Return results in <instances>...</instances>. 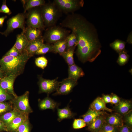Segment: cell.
Returning <instances> with one entry per match:
<instances>
[{"label":"cell","instance_id":"obj_32","mask_svg":"<svg viewBox=\"0 0 132 132\" xmlns=\"http://www.w3.org/2000/svg\"><path fill=\"white\" fill-rule=\"evenodd\" d=\"M119 56L117 63L121 66L124 65L128 62L129 56L125 50L119 53Z\"/></svg>","mask_w":132,"mask_h":132},{"label":"cell","instance_id":"obj_26","mask_svg":"<svg viewBox=\"0 0 132 132\" xmlns=\"http://www.w3.org/2000/svg\"><path fill=\"white\" fill-rule=\"evenodd\" d=\"M52 52L59 54L60 55L66 51L67 45L66 38L56 42L53 44Z\"/></svg>","mask_w":132,"mask_h":132},{"label":"cell","instance_id":"obj_14","mask_svg":"<svg viewBox=\"0 0 132 132\" xmlns=\"http://www.w3.org/2000/svg\"><path fill=\"white\" fill-rule=\"evenodd\" d=\"M105 122L110 125L118 128L122 126L124 124L123 117L116 112L106 115Z\"/></svg>","mask_w":132,"mask_h":132},{"label":"cell","instance_id":"obj_41","mask_svg":"<svg viewBox=\"0 0 132 132\" xmlns=\"http://www.w3.org/2000/svg\"><path fill=\"white\" fill-rule=\"evenodd\" d=\"M111 103L116 105L120 102L121 100L118 96L116 95L112 94L111 95Z\"/></svg>","mask_w":132,"mask_h":132},{"label":"cell","instance_id":"obj_30","mask_svg":"<svg viewBox=\"0 0 132 132\" xmlns=\"http://www.w3.org/2000/svg\"><path fill=\"white\" fill-rule=\"evenodd\" d=\"M53 44L46 43L44 44L35 53L36 55H42L49 52H52Z\"/></svg>","mask_w":132,"mask_h":132},{"label":"cell","instance_id":"obj_39","mask_svg":"<svg viewBox=\"0 0 132 132\" xmlns=\"http://www.w3.org/2000/svg\"><path fill=\"white\" fill-rule=\"evenodd\" d=\"M22 53L18 50L13 45L4 55L16 57L20 55Z\"/></svg>","mask_w":132,"mask_h":132},{"label":"cell","instance_id":"obj_23","mask_svg":"<svg viewBox=\"0 0 132 132\" xmlns=\"http://www.w3.org/2000/svg\"><path fill=\"white\" fill-rule=\"evenodd\" d=\"M22 113L18 110L13 108L11 111L0 116V119L4 123L6 127L15 118Z\"/></svg>","mask_w":132,"mask_h":132},{"label":"cell","instance_id":"obj_44","mask_svg":"<svg viewBox=\"0 0 132 132\" xmlns=\"http://www.w3.org/2000/svg\"><path fill=\"white\" fill-rule=\"evenodd\" d=\"M7 131L6 127L5 124L0 119V132Z\"/></svg>","mask_w":132,"mask_h":132},{"label":"cell","instance_id":"obj_25","mask_svg":"<svg viewBox=\"0 0 132 132\" xmlns=\"http://www.w3.org/2000/svg\"><path fill=\"white\" fill-rule=\"evenodd\" d=\"M24 9V13L31 9L41 6L45 4V1L44 0H22Z\"/></svg>","mask_w":132,"mask_h":132},{"label":"cell","instance_id":"obj_38","mask_svg":"<svg viewBox=\"0 0 132 132\" xmlns=\"http://www.w3.org/2000/svg\"><path fill=\"white\" fill-rule=\"evenodd\" d=\"M123 120L125 125L132 128V110L123 116Z\"/></svg>","mask_w":132,"mask_h":132},{"label":"cell","instance_id":"obj_46","mask_svg":"<svg viewBox=\"0 0 132 132\" xmlns=\"http://www.w3.org/2000/svg\"><path fill=\"white\" fill-rule=\"evenodd\" d=\"M4 76L3 71L0 66V80Z\"/></svg>","mask_w":132,"mask_h":132},{"label":"cell","instance_id":"obj_35","mask_svg":"<svg viewBox=\"0 0 132 132\" xmlns=\"http://www.w3.org/2000/svg\"><path fill=\"white\" fill-rule=\"evenodd\" d=\"M35 63L37 66L44 69L47 66L48 60L45 57L40 56L35 59Z\"/></svg>","mask_w":132,"mask_h":132},{"label":"cell","instance_id":"obj_12","mask_svg":"<svg viewBox=\"0 0 132 132\" xmlns=\"http://www.w3.org/2000/svg\"><path fill=\"white\" fill-rule=\"evenodd\" d=\"M44 41L43 37L39 39L29 42L23 53L30 57L33 56L44 44Z\"/></svg>","mask_w":132,"mask_h":132},{"label":"cell","instance_id":"obj_18","mask_svg":"<svg viewBox=\"0 0 132 132\" xmlns=\"http://www.w3.org/2000/svg\"><path fill=\"white\" fill-rule=\"evenodd\" d=\"M68 77L76 81L84 75L82 69L75 64L69 66L68 69Z\"/></svg>","mask_w":132,"mask_h":132},{"label":"cell","instance_id":"obj_7","mask_svg":"<svg viewBox=\"0 0 132 132\" xmlns=\"http://www.w3.org/2000/svg\"><path fill=\"white\" fill-rule=\"evenodd\" d=\"M30 9L27 16L26 23L28 26L32 27L42 30L44 29L45 27L41 8L36 7Z\"/></svg>","mask_w":132,"mask_h":132},{"label":"cell","instance_id":"obj_22","mask_svg":"<svg viewBox=\"0 0 132 132\" xmlns=\"http://www.w3.org/2000/svg\"><path fill=\"white\" fill-rule=\"evenodd\" d=\"M89 108L97 111L106 110L111 112L112 111V110L106 106V103L102 98L100 97L97 98L93 101L90 105Z\"/></svg>","mask_w":132,"mask_h":132},{"label":"cell","instance_id":"obj_9","mask_svg":"<svg viewBox=\"0 0 132 132\" xmlns=\"http://www.w3.org/2000/svg\"><path fill=\"white\" fill-rule=\"evenodd\" d=\"M38 77L39 93H45L48 96L50 94L56 91L60 84V82L57 80L58 77L52 80L45 79L41 76Z\"/></svg>","mask_w":132,"mask_h":132},{"label":"cell","instance_id":"obj_37","mask_svg":"<svg viewBox=\"0 0 132 132\" xmlns=\"http://www.w3.org/2000/svg\"><path fill=\"white\" fill-rule=\"evenodd\" d=\"M86 124L83 119H75L73 123V127L75 129H79L85 127Z\"/></svg>","mask_w":132,"mask_h":132},{"label":"cell","instance_id":"obj_20","mask_svg":"<svg viewBox=\"0 0 132 132\" xmlns=\"http://www.w3.org/2000/svg\"><path fill=\"white\" fill-rule=\"evenodd\" d=\"M105 113L103 111H97L94 110L90 108L87 111L81 116L83 120L88 126L93 122L100 115Z\"/></svg>","mask_w":132,"mask_h":132},{"label":"cell","instance_id":"obj_47","mask_svg":"<svg viewBox=\"0 0 132 132\" xmlns=\"http://www.w3.org/2000/svg\"><path fill=\"white\" fill-rule=\"evenodd\" d=\"M101 132L100 131H99V132Z\"/></svg>","mask_w":132,"mask_h":132},{"label":"cell","instance_id":"obj_8","mask_svg":"<svg viewBox=\"0 0 132 132\" xmlns=\"http://www.w3.org/2000/svg\"><path fill=\"white\" fill-rule=\"evenodd\" d=\"M25 16L22 13H19L9 19L7 22V27L3 32H0V34L7 37L14 29L20 28L24 31Z\"/></svg>","mask_w":132,"mask_h":132},{"label":"cell","instance_id":"obj_43","mask_svg":"<svg viewBox=\"0 0 132 132\" xmlns=\"http://www.w3.org/2000/svg\"><path fill=\"white\" fill-rule=\"evenodd\" d=\"M102 98L106 104L109 103H111V95H103Z\"/></svg>","mask_w":132,"mask_h":132},{"label":"cell","instance_id":"obj_27","mask_svg":"<svg viewBox=\"0 0 132 132\" xmlns=\"http://www.w3.org/2000/svg\"><path fill=\"white\" fill-rule=\"evenodd\" d=\"M76 47L71 48L61 54L69 66L75 64L73 55Z\"/></svg>","mask_w":132,"mask_h":132},{"label":"cell","instance_id":"obj_36","mask_svg":"<svg viewBox=\"0 0 132 132\" xmlns=\"http://www.w3.org/2000/svg\"><path fill=\"white\" fill-rule=\"evenodd\" d=\"M119 128L110 125L105 122L100 131L101 132H119Z\"/></svg>","mask_w":132,"mask_h":132},{"label":"cell","instance_id":"obj_40","mask_svg":"<svg viewBox=\"0 0 132 132\" xmlns=\"http://www.w3.org/2000/svg\"><path fill=\"white\" fill-rule=\"evenodd\" d=\"M1 12L10 15L11 12L6 4V0H3L2 5L0 8V13Z\"/></svg>","mask_w":132,"mask_h":132},{"label":"cell","instance_id":"obj_21","mask_svg":"<svg viewBox=\"0 0 132 132\" xmlns=\"http://www.w3.org/2000/svg\"><path fill=\"white\" fill-rule=\"evenodd\" d=\"M29 41L23 31L17 35L16 40L14 45L20 52L22 53L27 46Z\"/></svg>","mask_w":132,"mask_h":132},{"label":"cell","instance_id":"obj_1","mask_svg":"<svg viewBox=\"0 0 132 132\" xmlns=\"http://www.w3.org/2000/svg\"><path fill=\"white\" fill-rule=\"evenodd\" d=\"M71 30L78 40L76 54L82 62L94 61L101 52V45L96 31L92 24L82 15L72 13L60 24Z\"/></svg>","mask_w":132,"mask_h":132},{"label":"cell","instance_id":"obj_31","mask_svg":"<svg viewBox=\"0 0 132 132\" xmlns=\"http://www.w3.org/2000/svg\"><path fill=\"white\" fill-rule=\"evenodd\" d=\"M13 109L12 104L10 101L9 102H0V116L11 111Z\"/></svg>","mask_w":132,"mask_h":132},{"label":"cell","instance_id":"obj_10","mask_svg":"<svg viewBox=\"0 0 132 132\" xmlns=\"http://www.w3.org/2000/svg\"><path fill=\"white\" fill-rule=\"evenodd\" d=\"M77 84V81L68 77L60 82L59 86L53 94L54 96L58 95H66L71 92Z\"/></svg>","mask_w":132,"mask_h":132},{"label":"cell","instance_id":"obj_15","mask_svg":"<svg viewBox=\"0 0 132 132\" xmlns=\"http://www.w3.org/2000/svg\"><path fill=\"white\" fill-rule=\"evenodd\" d=\"M132 102L129 100H121L119 104L115 105L114 109L117 113L123 117L132 110Z\"/></svg>","mask_w":132,"mask_h":132},{"label":"cell","instance_id":"obj_11","mask_svg":"<svg viewBox=\"0 0 132 132\" xmlns=\"http://www.w3.org/2000/svg\"><path fill=\"white\" fill-rule=\"evenodd\" d=\"M17 76L13 75L4 76L0 80V86L8 93L14 98L17 96L14 92L13 84Z\"/></svg>","mask_w":132,"mask_h":132},{"label":"cell","instance_id":"obj_29","mask_svg":"<svg viewBox=\"0 0 132 132\" xmlns=\"http://www.w3.org/2000/svg\"><path fill=\"white\" fill-rule=\"evenodd\" d=\"M66 50L74 47L77 46L78 40L76 34L73 32L69 34L66 38Z\"/></svg>","mask_w":132,"mask_h":132},{"label":"cell","instance_id":"obj_6","mask_svg":"<svg viewBox=\"0 0 132 132\" xmlns=\"http://www.w3.org/2000/svg\"><path fill=\"white\" fill-rule=\"evenodd\" d=\"M53 1L62 12L65 13H73L84 4V1L81 0H54Z\"/></svg>","mask_w":132,"mask_h":132},{"label":"cell","instance_id":"obj_42","mask_svg":"<svg viewBox=\"0 0 132 132\" xmlns=\"http://www.w3.org/2000/svg\"><path fill=\"white\" fill-rule=\"evenodd\" d=\"M119 132H132L131 128L125 124L119 128Z\"/></svg>","mask_w":132,"mask_h":132},{"label":"cell","instance_id":"obj_4","mask_svg":"<svg viewBox=\"0 0 132 132\" xmlns=\"http://www.w3.org/2000/svg\"><path fill=\"white\" fill-rule=\"evenodd\" d=\"M70 32L61 26L55 25L48 28L43 37L46 43L52 44L65 39Z\"/></svg>","mask_w":132,"mask_h":132},{"label":"cell","instance_id":"obj_33","mask_svg":"<svg viewBox=\"0 0 132 132\" xmlns=\"http://www.w3.org/2000/svg\"><path fill=\"white\" fill-rule=\"evenodd\" d=\"M31 128L28 118L20 125L16 132H30Z\"/></svg>","mask_w":132,"mask_h":132},{"label":"cell","instance_id":"obj_16","mask_svg":"<svg viewBox=\"0 0 132 132\" xmlns=\"http://www.w3.org/2000/svg\"><path fill=\"white\" fill-rule=\"evenodd\" d=\"M60 104L55 101L48 96L43 99H38V107L42 110L50 109L54 110L58 108Z\"/></svg>","mask_w":132,"mask_h":132},{"label":"cell","instance_id":"obj_3","mask_svg":"<svg viewBox=\"0 0 132 132\" xmlns=\"http://www.w3.org/2000/svg\"><path fill=\"white\" fill-rule=\"evenodd\" d=\"M41 7L45 27L48 28L55 25L62 12L54 1L45 3Z\"/></svg>","mask_w":132,"mask_h":132},{"label":"cell","instance_id":"obj_24","mask_svg":"<svg viewBox=\"0 0 132 132\" xmlns=\"http://www.w3.org/2000/svg\"><path fill=\"white\" fill-rule=\"evenodd\" d=\"M57 114L58 116L57 120L60 122L65 119L73 118L76 114L71 110L68 105L65 108L62 109L57 108Z\"/></svg>","mask_w":132,"mask_h":132},{"label":"cell","instance_id":"obj_2","mask_svg":"<svg viewBox=\"0 0 132 132\" xmlns=\"http://www.w3.org/2000/svg\"><path fill=\"white\" fill-rule=\"evenodd\" d=\"M30 58L23 53L16 57L4 55L0 59V66L4 76L13 75L17 77L22 74L26 62Z\"/></svg>","mask_w":132,"mask_h":132},{"label":"cell","instance_id":"obj_34","mask_svg":"<svg viewBox=\"0 0 132 132\" xmlns=\"http://www.w3.org/2000/svg\"><path fill=\"white\" fill-rule=\"evenodd\" d=\"M14 98L13 96L8 93L0 86V102L10 101Z\"/></svg>","mask_w":132,"mask_h":132},{"label":"cell","instance_id":"obj_19","mask_svg":"<svg viewBox=\"0 0 132 132\" xmlns=\"http://www.w3.org/2000/svg\"><path fill=\"white\" fill-rule=\"evenodd\" d=\"M106 115L105 113L98 117L93 122L88 126V130L91 132L99 131L105 122Z\"/></svg>","mask_w":132,"mask_h":132},{"label":"cell","instance_id":"obj_45","mask_svg":"<svg viewBox=\"0 0 132 132\" xmlns=\"http://www.w3.org/2000/svg\"><path fill=\"white\" fill-rule=\"evenodd\" d=\"M7 17V16L5 15L0 17V27H1L3 26L4 21Z\"/></svg>","mask_w":132,"mask_h":132},{"label":"cell","instance_id":"obj_17","mask_svg":"<svg viewBox=\"0 0 132 132\" xmlns=\"http://www.w3.org/2000/svg\"><path fill=\"white\" fill-rule=\"evenodd\" d=\"M41 30L33 27L28 26L25 28L24 31H23L29 42L43 37Z\"/></svg>","mask_w":132,"mask_h":132},{"label":"cell","instance_id":"obj_5","mask_svg":"<svg viewBox=\"0 0 132 132\" xmlns=\"http://www.w3.org/2000/svg\"><path fill=\"white\" fill-rule=\"evenodd\" d=\"M29 91H26L23 95L17 96L11 100L13 108L21 112L29 114L33 112L29 104Z\"/></svg>","mask_w":132,"mask_h":132},{"label":"cell","instance_id":"obj_28","mask_svg":"<svg viewBox=\"0 0 132 132\" xmlns=\"http://www.w3.org/2000/svg\"><path fill=\"white\" fill-rule=\"evenodd\" d=\"M125 42L124 41L118 39L111 43L110 46L116 52L119 53L125 50Z\"/></svg>","mask_w":132,"mask_h":132},{"label":"cell","instance_id":"obj_13","mask_svg":"<svg viewBox=\"0 0 132 132\" xmlns=\"http://www.w3.org/2000/svg\"><path fill=\"white\" fill-rule=\"evenodd\" d=\"M29 114L22 113L15 118L6 126L7 131L16 132L20 125L29 118Z\"/></svg>","mask_w":132,"mask_h":132}]
</instances>
